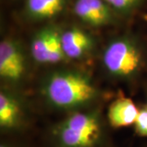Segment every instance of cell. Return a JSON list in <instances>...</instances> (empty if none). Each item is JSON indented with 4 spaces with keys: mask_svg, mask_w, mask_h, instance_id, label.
<instances>
[{
    "mask_svg": "<svg viewBox=\"0 0 147 147\" xmlns=\"http://www.w3.org/2000/svg\"><path fill=\"white\" fill-rule=\"evenodd\" d=\"M41 92L53 108L69 112L88 106L100 95L88 74L71 69L48 74L42 82Z\"/></svg>",
    "mask_w": 147,
    "mask_h": 147,
    "instance_id": "obj_1",
    "label": "cell"
},
{
    "mask_svg": "<svg viewBox=\"0 0 147 147\" xmlns=\"http://www.w3.org/2000/svg\"><path fill=\"white\" fill-rule=\"evenodd\" d=\"M54 147H101L105 128L97 110L74 111L52 127Z\"/></svg>",
    "mask_w": 147,
    "mask_h": 147,
    "instance_id": "obj_2",
    "label": "cell"
},
{
    "mask_svg": "<svg viewBox=\"0 0 147 147\" xmlns=\"http://www.w3.org/2000/svg\"><path fill=\"white\" fill-rule=\"evenodd\" d=\"M144 65V55L140 43L130 35L112 39L104 48L102 65L111 77L130 80L140 74Z\"/></svg>",
    "mask_w": 147,
    "mask_h": 147,
    "instance_id": "obj_3",
    "label": "cell"
},
{
    "mask_svg": "<svg viewBox=\"0 0 147 147\" xmlns=\"http://www.w3.org/2000/svg\"><path fill=\"white\" fill-rule=\"evenodd\" d=\"M62 30L56 25H47L33 35L30 53L34 61L41 65H55L68 59L61 44Z\"/></svg>",
    "mask_w": 147,
    "mask_h": 147,
    "instance_id": "obj_4",
    "label": "cell"
},
{
    "mask_svg": "<svg viewBox=\"0 0 147 147\" xmlns=\"http://www.w3.org/2000/svg\"><path fill=\"white\" fill-rule=\"evenodd\" d=\"M26 71V59L21 44L7 38L0 43V77L9 83L21 81Z\"/></svg>",
    "mask_w": 147,
    "mask_h": 147,
    "instance_id": "obj_5",
    "label": "cell"
},
{
    "mask_svg": "<svg viewBox=\"0 0 147 147\" xmlns=\"http://www.w3.org/2000/svg\"><path fill=\"white\" fill-rule=\"evenodd\" d=\"M27 116L20 98L9 90L0 92V128L3 132H15L26 128Z\"/></svg>",
    "mask_w": 147,
    "mask_h": 147,
    "instance_id": "obj_6",
    "label": "cell"
},
{
    "mask_svg": "<svg viewBox=\"0 0 147 147\" xmlns=\"http://www.w3.org/2000/svg\"><path fill=\"white\" fill-rule=\"evenodd\" d=\"M74 15L82 22L92 27L109 26L115 21V11L105 0H75Z\"/></svg>",
    "mask_w": 147,
    "mask_h": 147,
    "instance_id": "obj_7",
    "label": "cell"
},
{
    "mask_svg": "<svg viewBox=\"0 0 147 147\" xmlns=\"http://www.w3.org/2000/svg\"><path fill=\"white\" fill-rule=\"evenodd\" d=\"M61 44L68 60H80L88 57L94 49L92 35L77 26H72L61 31Z\"/></svg>",
    "mask_w": 147,
    "mask_h": 147,
    "instance_id": "obj_8",
    "label": "cell"
},
{
    "mask_svg": "<svg viewBox=\"0 0 147 147\" xmlns=\"http://www.w3.org/2000/svg\"><path fill=\"white\" fill-rule=\"evenodd\" d=\"M70 0H26L25 14L34 21H51L62 14Z\"/></svg>",
    "mask_w": 147,
    "mask_h": 147,
    "instance_id": "obj_9",
    "label": "cell"
},
{
    "mask_svg": "<svg viewBox=\"0 0 147 147\" xmlns=\"http://www.w3.org/2000/svg\"><path fill=\"white\" fill-rule=\"evenodd\" d=\"M139 109L131 99L119 96L112 101L107 112L110 125L114 128H120L134 124Z\"/></svg>",
    "mask_w": 147,
    "mask_h": 147,
    "instance_id": "obj_10",
    "label": "cell"
},
{
    "mask_svg": "<svg viewBox=\"0 0 147 147\" xmlns=\"http://www.w3.org/2000/svg\"><path fill=\"white\" fill-rule=\"evenodd\" d=\"M116 13L129 15L138 9L145 0H105Z\"/></svg>",
    "mask_w": 147,
    "mask_h": 147,
    "instance_id": "obj_11",
    "label": "cell"
},
{
    "mask_svg": "<svg viewBox=\"0 0 147 147\" xmlns=\"http://www.w3.org/2000/svg\"><path fill=\"white\" fill-rule=\"evenodd\" d=\"M134 129L138 136L147 137V105L139 109L138 115L134 123Z\"/></svg>",
    "mask_w": 147,
    "mask_h": 147,
    "instance_id": "obj_12",
    "label": "cell"
},
{
    "mask_svg": "<svg viewBox=\"0 0 147 147\" xmlns=\"http://www.w3.org/2000/svg\"><path fill=\"white\" fill-rule=\"evenodd\" d=\"M0 147H17L14 144L9 142H2L0 144Z\"/></svg>",
    "mask_w": 147,
    "mask_h": 147,
    "instance_id": "obj_13",
    "label": "cell"
},
{
    "mask_svg": "<svg viewBox=\"0 0 147 147\" xmlns=\"http://www.w3.org/2000/svg\"><path fill=\"white\" fill-rule=\"evenodd\" d=\"M146 105H147V103H146Z\"/></svg>",
    "mask_w": 147,
    "mask_h": 147,
    "instance_id": "obj_14",
    "label": "cell"
}]
</instances>
